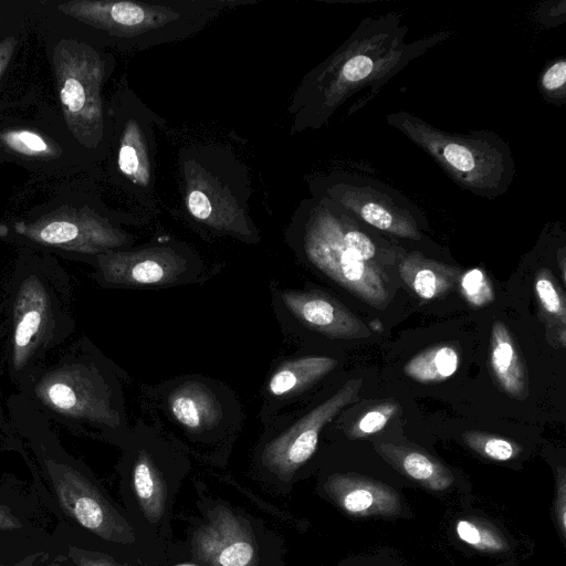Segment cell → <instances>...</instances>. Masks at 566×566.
Instances as JSON below:
<instances>
[{
  "label": "cell",
  "mask_w": 566,
  "mask_h": 566,
  "mask_svg": "<svg viewBox=\"0 0 566 566\" xmlns=\"http://www.w3.org/2000/svg\"><path fill=\"white\" fill-rule=\"evenodd\" d=\"M75 334L71 276L48 254L27 252L0 280V360L19 389Z\"/></svg>",
  "instance_id": "1"
},
{
  "label": "cell",
  "mask_w": 566,
  "mask_h": 566,
  "mask_svg": "<svg viewBox=\"0 0 566 566\" xmlns=\"http://www.w3.org/2000/svg\"><path fill=\"white\" fill-rule=\"evenodd\" d=\"M409 29L396 12L367 17L308 82L315 124H323L357 94L373 97L413 60L450 36L438 32L408 42Z\"/></svg>",
  "instance_id": "2"
},
{
  "label": "cell",
  "mask_w": 566,
  "mask_h": 566,
  "mask_svg": "<svg viewBox=\"0 0 566 566\" xmlns=\"http://www.w3.org/2000/svg\"><path fill=\"white\" fill-rule=\"evenodd\" d=\"M17 390L49 422L74 434L114 432L123 424L113 375L85 336L72 339Z\"/></svg>",
  "instance_id": "3"
},
{
  "label": "cell",
  "mask_w": 566,
  "mask_h": 566,
  "mask_svg": "<svg viewBox=\"0 0 566 566\" xmlns=\"http://www.w3.org/2000/svg\"><path fill=\"white\" fill-rule=\"evenodd\" d=\"M370 227L321 196L310 210L304 233L308 261L340 286L376 308L389 303V292L376 259L378 242Z\"/></svg>",
  "instance_id": "4"
},
{
  "label": "cell",
  "mask_w": 566,
  "mask_h": 566,
  "mask_svg": "<svg viewBox=\"0 0 566 566\" xmlns=\"http://www.w3.org/2000/svg\"><path fill=\"white\" fill-rule=\"evenodd\" d=\"M386 120L426 153L460 188L475 196L501 197L515 178L511 147L496 133L446 132L405 111L387 114Z\"/></svg>",
  "instance_id": "5"
},
{
  "label": "cell",
  "mask_w": 566,
  "mask_h": 566,
  "mask_svg": "<svg viewBox=\"0 0 566 566\" xmlns=\"http://www.w3.org/2000/svg\"><path fill=\"white\" fill-rule=\"evenodd\" d=\"M326 197L371 229L421 241L426 219L419 207L394 187L364 175H340L325 186Z\"/></svg>",
  "instance_id": "6"
},
{
  "label": "cell",
  "mask_w": 566,
  "mask_h": 566,
  "mask_svg": "<svg viewBox=\"0 0 566 566\" xmlns=\"http://www.w3.org/2000/svg\"><path fill=\"white\" fill-rule=\"evenodd\" d=\"M55 69L69 126L78 140L94 146L102 136V62L82 43L61 42L55 50Z\"/></svg>",
  "instance_id": "7"
},
{
  "label": "cell",
  "mask_w": 566,
  "mask_h": 566,
  "mask_svg": "<svg viewBox=\"0 0 566 566\" xmlns=\"http://www.w3.org/2000/svg\"><path fill=\"white\" fill-rule=\"evenodd\" d=\"M14 231L34 245L92 261L127 241L120 230L86 212L57 213L30 224L17 223Z\"/></svg>",
  "instance_id": "8"
},
{
  "label": "cell",
  "mask_w": 566,
  "mask_h": 566,
  "mask_svg": "<svg viewBox=\"0 0 566 566\" xmlns=\"http://www.w3.org/2000/svg\"><path fill=\"white\" fill-rule=\"evenodd\" d=\"M361 386V378L346 381L332 397L270 441L262 452L263 464L275 474L290 478L315 452L324 426L356 399Z\"/></svg>",
  "instance_id": "9"
},
{
  "label": "cell",
  "mask_w": 566,
  "mask_h": 566,
  "mask_svg": "<svg viewBox=\"0 0 566 566\" xmlns=\"http://www.w3.org/2000/svg\"><path fill=\"white\" fill-rule=\"evenodd\" d=\"M95 279L104 286L165 285L186 270V260L169 248L109 251L94 260Z\"/></svg>",
  "instance_id": "10"
},
{
  "label": "cell",
  "mask_w": 566,
  "mask_h": 566,
  "mask_svg": "<svg viewBox=\"0 0 566 566\" xmlns=\"http://www.w3.org/2000/svg\"><path fill=\"white\" fill-rule=\"evenodd\" d=\"M192 549L209 566H256L251 532L241 518L221 505L195 533Z\"/></svg>",
  "instance_id": "11"
},
{
  "label": "cell",
  "mask_w": 566,
  "mask_h": 566,
  "mask_svg": "<svg viewBox=\"0 0 566 566\" xmlns=\"http://www.w3.org/2000/svg\"><path fill=\"white\" fill-rule=\"evenodd\" d=\"M61 8L87 23L119 35L143 34L180 18L169 7L129 1L74 2Z\"/></svg>",
  "instance_id": "12"
},
{
  "label": "cell",
  "mask_w": 566,
  "mask_h": 566,
  "mask_svg": "<svg viewBox=\"0 0 566 566\" xmlns=\"http://www.w3.org/2000/svg\"><path fill=\"white\" fill-rule=\"evenodd\" d=\"M281 298L302 324L329 338L361 339L371 335L363 321L325 293L284 291Z\"/></svg>",
  "instance_id": "13"
},
{
  "label": "cell",
  "mask_w": 566,
  "mask_h": 566,
  "mask_svg": "<svg viewBox=\"0 0 566 566\" xmlns=\"http://www.w3.org/2000/svg\"><path fill=\"white\" fill-rule=\"evenodd\" d=\"M490 366L503 392L511 398L525 400L528 380L523 357L506 325L494 321L491 331Z\"/></svg>",
  "instance_id": "14"
},
{
  "label": "cell",
  "mask_w": 566,
  "mask_h": 566,
  "mask_svg": "<svg viewBox=\"0 0 566 566\" xmlns=\"http://www.w3.org/2000/svg\"><path fill=\"white\" fill-rule=\"evenodd\" d=\"M398 271L407 286L422 300H434L446 295L458 282L461 271L419 251L406 253Z\"/></svg>",
  "instance_id": "15"
},
{
  "label": "cell",
  "mask_w": 566,
  "mask_h": 566,
  "mask_svg": "<svg viewBox=\"0 0 566 566\" xmlns=\"http://www.w3.org/2000/svg\"><path fill=\"white\" fill-rule=\"evenodd\" d=\"M168 407L181 426L192 430L209 428L221 417V408L213 392L198 381L185 382L172 390Z\"/></svg>",
  "instance_id": "16"
},
{
  "label": "cell",
  "mask_w": 566,
  "mask_h": 566,
  "mask_svg": "<svg viewBox=\"0 0 566 566\" xmlns=\"http://www.w3.org/2000/svg\"><path fill=\"white\" fill-rule=\"evenodd\" d=\"M326 489L347 512L353 514L388 511L396 503L389 490L357 476H332Z\"/></svg>",
  "instance_id": "17"
},
{
  "label": "cell",
  "mask_w": 566,
  "mask_h": 566,
  "mask_svg": "<svg viewBox=\"0 0 566 566\" xmlns=\"http://www.w3.org/2000/svg\"><path fill=\"white\" fill-rule=\"evenodd\" d=\"M337 365L328 356H304L279 366L269 381V391L276 397L290 396L316 382Z\"/></svg>",
  "instance_id": "18"
},
{
  "label": "cell",
  "mask_w": 566,
  "mask_h": 566,
  "mask_svg": "<svg viewBox=\"0 0 566 566\" xmlns=\"http://www.w3.org/2000/svg\"><path fill=\"white\" fill-rule=\"evenodd\" d=\"M378 450L407 475L427 486L441 490L452 481L446 468L420 450L392 443H381Z\"/></svg>",
  "instance_id": "19"
},
{
  "label": "cell",
  "mask_w": 566,
  "mask_h": 566,
  "mask_svg": "<svg viewBox=\"0 0 566 566\" xmlns=\"http://www.w3.org/2000/svg\"><path fill=\"white\" fill-rule=\"evenodd\" d=\"M133 485L144 516L158 522L165 511L166 485L151 458L140 452L133 468Z\"/></svg>",
  "instance_id": "20"
},
{
  "label": "cell",
  "mask_w": 566,
  "mask_h": 566,
  "mask_svg": "<svg viewBox=\"0 0 566 566\" xmlns=\"http://www.w3.org/2000/svg\"><path fill=\"white\" fill-rule=\"evenodd\" d=\"M459 363V350L454 345L439 344L413 356L405 364L403 371L418 382H440L457 371Z\"/></svg>",
  "instance_id": "21"
},
{
  "label": "cell",
  "mask_w": 566,
  "mask_h": 566,
  "mask_svg": "<svg viewBox=\"0 0 566 566\" xmlns=\"http://www.w3.org/2000/svg\"><path fill=\"white\" fill-rule=\"evenodd\" d=\"M534 290L545 321L555 324L558 342L566 344V302L563 291L549 269H541L534 280Z\"/></svg>",
  "instance_id": "22"
},
{
  "label": "cell",
  "mask_w": 566,
  "mask_h": 566,
  "mask_svg": "<svg viewBox=\"0 0 566 566\" xmlns=\"http://www.w3.org/2000/svg\"><path fill=\"white\" fill-rule=\"evenodd\" d=\"M118 166L135 184L145 186L149 180V164L143 134L135 123L126 126L118 153Z\"/></svg>",
  "instance_id": "23"
},
{
  "label": "cell",
  "mask_w": 566,
  "mask_h": 566,
  "mask_svg": "<svg viewBox=\"0 0 566 566\" xmlns=\"http://www.w3.org/2000/svg\"><path fill=\"white\" fill-rule=\"evenodd\" d=\"M463 441L475 452L495 461H507L518 455L521 447L504 437L478 430L465 431Z\"/></svg>",
  "instance_id": "24"
},
{
  "label": "cell",
  "mask_w": 566,
  "mask_h": 566,
  "mask_svg": "<svg viewBox=\"0 0 566 566\" xmlns=\"http://www.w3.org/2000/svg\"><path fill=\"white\" fill-rule=\"evenodd\" d=\"M463 298L473 307H483L494 301V291L488 274L481 268H473L459 277Z\"/></svg>",
  "instance_id": "25"
},
{
  "label": "cell",
  "mask_w": 566,
  "mask_h": 566,
  "mask_svg": "<svg viewBox=\"0 0 566 566\" xmlns=\"http://www.w3.org/2000/svg\"><path fill=\"white\" fill-rule=\"evenodd\" d=\"M400 406L394 400H386L365 412L353 423L348 436L353 439L365 438L384 429L398 413Z\"/></svg>",
  "instance_id": "26"
},
{
  "label": "cell",
  "mask_w": 566,
  "mask_h": 566,
  "mask_svg": "<svg viewBox=\"0 0 566 566\" xmlns=\"http://www.w3.org/2000/svg\"><path fill=\"white\" fill-rule=\"evenodd\" d=\"M538 87L543 96L555 105H562L566 98V60L558 57L542 72Z\"/></svg>",
  "instance_id": "27"
},
{
  "label": "cell",
  "mask_w": 566,
  "mask_h": 566,
  "mask_svg": "<svg viewBox=\"0 0 566 566\" xmlns=\"http://www.w3.org/2000/svg\"><path fill=\"white\" fill-rule=\"evenodd\" d=\"M457 534L463 542L480 549L497 551L504 546L503 541L495 533L470 521H459Z\"/></svg>",
  "instance_id": "28"
},
{
  "label": "cell",
  "mask_w": 566,
  "mask_h": 566,
  "mask_svg": "<svg viewBox=\"0 0 566 566\" xmlns=\"http://www.w3.org/2000/svg\"><path fill=\"white\" fill-rule=\"evenodd\" d=\"M9 144L22 153L41 154L48 151L45 140L35 133L20 130L10 135Z\"/></svg>",
  "instance_id": "29"
},
{
  "label": "cell",
  "mask_w": 566,
  "mask_h": 566,
  "mask_svg": "<svg viewBox=\"0 0 566 566\" xmlns=\"http://www.w3.org/2000/svg\"><path fill=\"white\" fill-rule=\"evenodd\" d=\"M69 555L76 566H127L117 564L109 556L75 546L69 548Z\"/></svg>",
  "instance_id": "30"
},
{
  "label": "cell",
  "mask_w": 566,
  "mask_h": 566,
  "mask_svg": "<svg viewBox=\"0 0 566 566\" xmlns=\"http://www.w3.org/2000/svg\"><path fill=\"white\" fill-rule=\"evenodd\" d=\"M20 527V521L6 506L0 505V532Z\"/></svg>",
  "instance_id": "31"
},
{
  "label": "cell",
  "mask_w": 566,
  "mask_h": 566,
  "mask_svg": "<svg viewBox=\"0 0 566 566\" xmlns=\"http://www.w3.org/2000/svg\"><path fill=\"white\" fill-rule=\"evenodd\" d=\"M45 556H48L46 553H35L24 557L23 559L19 560L18 563L11 566H33L35 563H38Z\"/></svg>",
  "instance_id": "32"
},
{
  "label": "cell",
  "mask_w": 566,
  "mask_h": 566,
  "mask_svg": "<svg viewBox=\"0 0 566 566\" xmlns=\"http://www.w3.org/2000/svg\"><path fill=\"white\" fill-rule=\"evenodd\" d=\"M2 439L9 440V441L12 440V438H7V437H3L0 434V440H2Z\"/></svg>",
  "instance_id": "33"
},
{
  "label": "cell",
  "mask_w": 566,
  "mask_h": 566,
  "mask_svg": "<svg viewBox=\"0 0 566 566\" xmlns=\"http://www.w3.org/2000/svg\"><path fill=\"white\" fill-rule=\"evenodd\" d=\"M177 566H196V565H191V564H182V565H177Z\"/></svg>",
  "instance_id": "34"
},
{
  "label": "cell",
  "mask_w": 566,
  "mask_h": 566,
  "mask_svg": "<svg viewBox=\"0 0 566 566\" xmlns=\"http://www.w3.org/2000/svg\"><path fill=\"white\" fill-rule=\"evenodd\" d=\"M0 73H1V63H0Z\"/></svg>",
  "instance_id": "35"
}]
</instances>
